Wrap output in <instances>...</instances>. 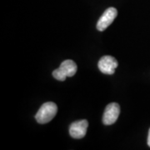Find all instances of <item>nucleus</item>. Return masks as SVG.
Masks as SVG:
<instances>
[{"mask_svg":"<svg viewBox=\"0 0 150 150\" xmlns=\"http://www.w3.org/2000/svg\"><path fill=\"white\" fill-rule=\"evenodd\" d=\"M58 112V107L56 103L53 102H47L38 109L35 115V118L38 123L44 124L50 122L55 117Z\"/></svg>","mask_w":150,"mask_h":150,"instance_id":"nucleus-1","label":"nucleus"},{"mask_svg":"<svg viewBox=\"0 0 150 150\" xmlns=\"http://www.w3.org/2000/svg\"><path fill=\"white\" fill-rule=\"evenodd\" d=\"M77 70L78 67L75 62L71 59H67L60 64L59 69L54 70L53 72V76L57 80L64 81L66 78L73 77L77 73Z\"/></svg>","mask_w":150,"mask_h":150,"instance_id":"nucleus-2","label":"nucleus"},{"mask_svg":"<svg viewBox=\"0 0 150 150\" xmlns=\"http://www.w3.org/2000/svg\"><path fill=\"white\" fill-rule=\"evenodd\" d=\"M120 107L117 103H111L108 105L103 116V123L105 125H112L118 119Z\"/></svg>","mask_w":150,"mask_h":150,"instance_id":"nucleus-3","label":"nucleus"},{"mask_svg":"<svg viewBox=\"0 0 150 150\" xmlns=\"http://www.w3.org/2000/svg\"><path fill=\"white\" fill-rule=\"evenodd\" d=\"M118 15V11L115 8L110 7L104 11L103 15L98 19L97 23V28L98 31H104Z\"/></svg>","mask_w":150,"mask_h":150,"instance_id":"nucleus-4","label":"nucleus"},{"mask_svg":"<svg viewBox=\"0 0 150 150\" xmlns=\"http://www.w3.org/2000/svg\"><path fill=\"white\" fill-rule=\"evenodd\" d=\"M118 61L112 56H103L98 61V69L105 74H113L114 71L118 67Z\"/></svg>","mask_w":150,"mask_h":150,"instance_id":"nucleus-5","label":"nucleus"},{"mask_svg":"<svg viewBox=\"0 0 150 150\" xmlns=\"http://www.w3.org/2000/svg\"><path fill=\"white\" fill-rule=\"evenodd\" d=\"M88 127V123L85 119L79 120V121H75L74 123H71V125H70V136L74 139H83L86 135Z\"/></svg>","mask_w":150,"mask_h":150,"instance_id":"nucleus-6","label":"nucleus"},{"mask_svg":"<svg viewBox=\"0 0 150 150\" xmlns=\"http://www.w3.org/2000/svg\"><path fill=\"white\" fill-rule=\"evenodd\" d=\"M148 145L150 147V129L149 131V135H148Z\"/></svg>","mask_w":150,"mask_h":150,"instance_id":"nucleus-7","label":"nucleus"}]
</instances>
